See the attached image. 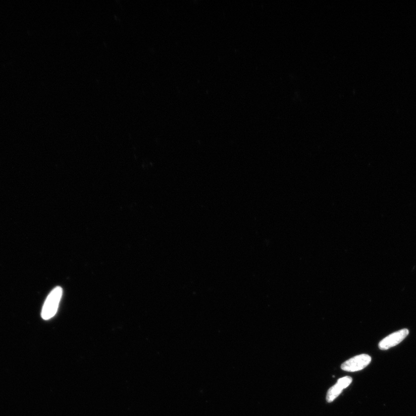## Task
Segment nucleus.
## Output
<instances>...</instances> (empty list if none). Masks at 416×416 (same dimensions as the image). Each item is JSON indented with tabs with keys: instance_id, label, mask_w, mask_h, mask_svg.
<instances>
[{
	"instance_id": "nucleus-1",
	"label": "nucleus",
	"mask_w": 416,
	"mask_h": 416,
	"mask_svg": "<svg viewBox=\"0 0 416 416\" xmlns=\"http://www.w3.org/2000/svg\"><path fill=\"white\" fill-rule=\"evenodd\" d=\"M62 294V287H57L47 296L42 310L41 317L43 320H49L57 313Z\"/></svg>"
},
{
	"instance_id": "nucleus-2",
	"label": "nucleus",
	"mask_w": 416,
	"mask_h": 416,
	"mask_svg": "<svg viewBox=\"0 0 416 416\" xmlns=\"http://www.w3.org/2000/svg\"><path fill=\"white\" fill-rule=\"evenodd\" d=\"M371 356L368 354H361L347 360L343 363L341 366L342 370L347 372H354L361 371L368 366L371 362Z\"/></svg>"
},
{
	"instance_id": "nucleus-3",
	"label": "nucleus",
	"mask_w": 416,
	"mask_h": 416,
	"mask_svg": "<svg viewBox=\"0 0 416 416\" xmlns=\"http://www.w3.org/2000/svg\"><path fill=\"white\" fill-rule=\"evenodd\" d=\"M408 335H409V330L403 329L387 336V337L380 342L379 344L380 349L386 350L397 346L403 341Z\"/></svg>"
},
{
	"instance_id": "nucleus-4",
	"label": "nucleus",
	"mask_w": 416,
	"mask_h": 416,
	"mask_svg": "<svg viewBox=\"0 0 416 416\" xmlns=\"http://www.w3.org/2000/svg\"><path fill=\"white\" fill-rule=\"evenodd\" d=\"M343 388L337 383L335 385L331 387L327 394L326 399L328 402H332L341 394Z\"/></svg>"
},
{
	"instance_id": "nucleus-5",
	"label": "nucleus",
	"mask_w": 416,
	"mask_h": 416,
	"mask_svg": "<svg viewBox=\"0 0 416 416\" xmlns=\"http://www.w3.org/2000/svg\"><path fill=\"white\" fill-rule=\"evenodd\" d=\"M352 378L350 377H345L339 379L337 382L343 388V389H346L347 387H349L350 384L352 382Z\"/></svg>"
}]
</instances>
